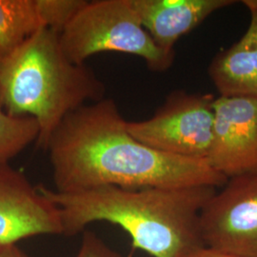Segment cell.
Returning a JSON list of instances; mask_svg holds the SVG:
<instances>
[{
	"mask_svg": "<svg viewBox=\"0 0 257 257\" xmlns=\"http://www.w3.org/2000/svg\"><path fill=\"white\" fill-rule=\"evenodd\" d=\"M104 98L103 82L86 65L67 58L53 30L41 28L0 56V105L13 115L37 121V148L45 150L69 114Z\"/></svg>",
	"mask_w": 257,
	"mask_h": 257,
	"instance_id": "obj_3",
	"label": "cell"
},
{
	"mask_svg": "<svg viewBox=\"0 0 257 257\" xmlns=\"http://www.w3.org/2000/svg\"><path fill=\"white\" fill-rule=\"evenodd\" d=\"M207 159L228 179L257 175V98L220 95L214 99Z\"/></svg>",
	"mask_w": 257,
	"mask_h": 257,
	"instance_id": "obj_7",
	"label": "cell"
},
{
	"mask_svg": "<svg viewBox=\"0 0 257 257\" xmlns=\"http://www.w3.org/2000/svg\"><path fill=\"white\" fill-rule=\"evenodd\" d=\"M62 51L75 64L92 55L114 52L137 55L157 73L172 67L175 55L156 45L141 24L132 0L87 1L59 34Z\"/></svg>",
	"mask_w": 257,
	"mask_h": 257,
	"instance_id": "obj_4",
	"label": "cell"
},
{
	"mask_svg": "<svg viewBox=\"0 0 257 257\" xmlns=\"http://www.w3.org/2000/svg\"><path fill=\"white\" fill-rule=\"evenodd\" d=\"M250 20L244 36L217 55L209 74L221 96L257 98V0H243Z\"/></svg>",
	"mask_w": 257,
	"mask_h": 257,
	"instance_id": "obj_10",
	"label": "cell"
},
{
	"mask_svg": "<svg viewBox=\"0 0 257 257\" xmlns=\"http://www.w3.org/2000/svg\"><path fill=\"white\" fill-rule=\"evenodd\" d=\"M0 257H31L18 245L0 248Z\"/></svg>",
	"mask_w": 257,
	"mask_h": 257,
	"instance_id": "obj_16",
	"label": "cell"
},
{
	"mask_svg": "<svg viewBox=\"0 0 257 257\" xmlns=\"http://www.w3.org/2000/svg\"><path fill=\"white\" fill-rule=\"evenodd\" d=\"M75 257H122L110 248L94 232L87 231L83 235L82 242Z\"/></svg>",
	"mask_w": 257,
	"mask_h": 257,
	"instance_id": "obj_14",
	"label": "cell"
},
{
	"mask_svg": "<svg viewBox=\"0 0 257 257\" xmlns=\"http://www.w3.org/2000/svg\"><path fill=\"white\" fill-rule=\"evenodd\" d=\"M38 136L39 127L33 117L13 115L0 105V165L37 143Z\"/></svg>",
	"mask_w": 257,
	"mask_h": 257,
	"instance_id": "obj_12",
	"label": "cell"
},
{
	"mask_svg": "<svg viewBox=\"0 0 257 257\" xmlns=\"http://www.w3.org/2000/svg\"><path fill=\"white\" fill-rule=\"evenodd\" d=\"M39 190L61 213L63 235L74 236L93 222L125 230L132 246L152 257H182L203 247L200 214L215 194L211 186L140 190L103 186L76 193Z\"/></svg>",
	"mask_w": 257,
	"mask_h": 257,
	"instance_id": "obj_2",
	"label": "cell"
},
{
	"mask_svg": "<svg viewBox=\"0 0 257 257\" xmlns=\"http://www.w3.org/2000/svg\"><path fill=\"white\" fill-rule=\"evenodd\" d=\"M63 235L61 213L22 172L0 165V248L37 235Z\"/></svg>",
	"mask_w": 257,
	"mask_h": 257,
	"instance_id": "obj_8",
	"label": "cell"
},
{
	"mask_svg": "<svg viewBox=\"0 0 257 257\" xmlns=\"http://www.w3.org/2000/svg\"><path fill=\"white\" fill-rule=\"evenodd\" d=\"M144 29L157 46L175 55L180 37L192 32L211 14L233 0H132Z\"/></svg>",
	"mask_w": 257,
	"mask_h": 257,
	"instance_id": "obj_9",
	"label": "cell"
},
{
	"mask_svg": "<svg viewBox=\"0 0 257 257\" xmlns=\"http://www.w3.org/2000/svg\"><path fill=\"white\" fill-rule=\"evenodd\" d=\"M214 99L211 93L172 92L152 117L128 122V133L161 152L207 158L212 139Z\"/></svg>",
	"mask_w": 257,
	"mask_h": 257,
	"instance_id": "obj_5",
	"label": "cell"
},
{
	"mask_svg": "<svg viewBox=\"0 0 257 257\" xmlns=\"http://www.w3.org/2000/svg\"><path fill=\"white\" fill-rule=\"evenodd\" d=\"M110 98L69 114L49 139L55 191L76 193L103 186L140 190L224 187L228 178L207 158L176 156L145 145L127 128Z\"/></svg>",
	"mask_w": 257,
	"mask_h": 257,
	"instance_id": "obj_1",
	"label": "cell"
},
{
	"mask_svg": "<svg viewBox=\"0 0 257 257\" xmlns=\"http://www.w3.org/2000/svg\"><path fill=\"white\" fill-rule=\"evenodd\" d=\"M205 247L235 257H257V175L232 177L200 214Z\"/></svg>",
	"mask_w": 257,
	"mask_h": 257,
	"instance_id": "obj_6",
	"label": "cell"
},
{
	"mask_svg": "<svg viewBox=\"0 0 257 257\" xmlns=\"http://www.w3.org/2000/svg\"><path fill=\"white\" fill-rule=\"evenodd\" d=\"M44 27L60 34L86 0H37Z\"/></svg>",
	"mask_w": 257,
	"mask_h": 257,
	"instance_id": "obj_13",
	"label": "cell"
},
{
	"mask_svg": "<svg viewBox=\"0 0 257 257\" xmlns=\"http://www.w3.org/2000/svg\"><path fill=\"white\" fill-rule=\"evenodd\" d=\"M44 27L37 0H0V56Z\"/></svg>",
	"mask_w": 257,
	"mask_h": 257,
	"instance_id": "obj_11",
	"label": "cell"
},
{
	"mask_svg": "<svg viewBox=\"0 0 257 257\" xmlns=\"http://www.w3.org/2000/svg\"><path fill=\"white\" fill-rule=\"evenodd\" d=\"M182 257H235L230 255V254H226L223 253L218 250L212 249L208 247H199V248H194L192 251L188 252L187 254H185Z\"/></svg>",
	"mask_w": 257,
	"mask_h": 257,
	"instance_id": "obj_15",
	"label": "cell"
}]
</instances>
